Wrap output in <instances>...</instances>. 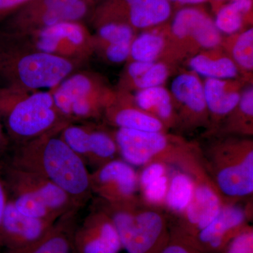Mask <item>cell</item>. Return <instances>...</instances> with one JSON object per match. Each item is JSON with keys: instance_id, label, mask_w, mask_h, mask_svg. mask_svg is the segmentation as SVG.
I'll use <instances>...</instances> for the list:
<instances>
[{"instance_id": "6da1fadb", "label": "cell", "mask_w": 253, "mask_h": 253, "mask_svg": "<svg viewBox=\"0 0 253 253\" xmlns=\"http://www.w3.org/2000/svg\"><path fill=\"white\" fill-rule=\"evenodd\" d=\"M59 132L18 145L9 163L49 179L81 208L92 194L90 173L84 161L60 137Z\"/></svg>"}, {"instance_id": "7a4b0ae2", "label": "cell", "mask_w": 253, "mask_h": 253, "mask_svg": "<svg viewBox=\"0 0 253 253\" xmlns=\"http://www.w3.org/2000/svg\"><path fill=\"white\" fill-rule=\"evenodd\" d=\"M79 66L72 60L33 49L16 37L0 31V87L51 90Z\"/></svg>"}, {"instance_id": "3957f363", "label": "cell", "mask_w": 253, "mask_h": 253, "mask_svg": "<svg viewBox=\"0 0 253 253\" xmlns=\"http://www.w3.org/2000/svg\"><path fill=\"white\" fill-rule=\"evenodd\" d=\"M218 136L207 146L199 144L203 166L210 179L225 204L252 199V139L238 136Z\"/></svg>"}, {"instance_id": "277c9868", "label": "cell", "mask_w": 253, "mask_h": 253, "mask_svg": "<svg viewBox=\"0 0 253 253\" xmlns=\"http://www.w3.org/2000/svg\"><path fill=\"white\" fill-rule=\"evenodd\" d=\"M0 116L9 141L17 146L59 132L71 123L56 108L51 90L0 87Z\"/></svg>"}, {"instance_id": "5b68a950", "label": "cell", "mask_w": 253, "mask_h": 253, "mask_svg": "<svg viewBox=\"0 0 253 253\" xmlns=\"http://www.w3.org/2000/svg\"><path fill=\"white\" fill-rule=\"evenodd\" d=\"M95 203L111 218L126 253H161L169 242V217L162 208L144 204L139 196L123 203L99 198Z\"/></svg>"}, {"instance_id": "8992f818", "label": "cell", "mask_w": 253, "mask_h": 253, "mask_svg": "<svg viewBox=\"0 0 253 253\" xmlns=\"http://www.w3.org/2000/svg\"><path fill=\"white\" fill-rule=\"evenodd\" d=\"M51 91L56 108L71 123L104 114L116 94L96 75L83 71L73 73Z\"/></svg>"}, {"instance_id": "52a82bcc", "label": "cell", "mask_w": 253, "mask_h": 253, "mask_svg": "<svg viewBox=\"0 0 253 253\" xmlns=\"http://www.w3.org/2000/svg\"><path fill=\"white\" fill-rule=\"evenodd\" d=\"M183 171L194 181V194L185 211L169 221L170 236L186 240L209 225L225 203L210 179L201 158L191 161Z\"/></svg>"}, {"instance_id": "ba28073f", "label": "cell", "mask_w": 253, "mask_h": 253, "mask_svg": "<svg viewBox=\"0 0 253 253\" xmlns=\"http://www.w3.org/2000/svg\"><path fill=\"white\" fill-rule=\"evenodd\" d=\"M121 159L132 167L156 161L172 166L189 141L164 131H144L118 128L113 133Z\"/></svg>"}, {"instance_id": "9c48e42d", "label": "cell", "mask_w": 253, "mask_h": 253, "mask_svg": "<svg viewBox=\"0 0 253 253\" xmlns=\"http://www.w3.org/2000/svg\"><path fill=\"white\" fill-rule=\"evenodd\" d=\"M11 35L33 49L78 63L85 61L94 51L93 36L80 21L59 23L23 34Z\"/></svg>"}, {"instance_id": "30bf717a", "label": "cell", "mask_w": 253, "mask_h": 253, "mask_svg": "<svg viewBox=\"0 0 253 253\" xmlns=\"http://www.w3.org/2000/svg\"><path fill=\"white\" fill-rule=\"evenodd\" d=\"M89 12L86 0H33L3 21L0 31L23 34L59 23L82 22Z\"/></svg>"}, {"instance_id": "8fae6325", "label": "cell", "mask_w": 253, "mask_h": 253, "mask_svg": "<svg viewBox=\"0 0 253 253\" xmlns=\"http://www.w3.org/2000/svg\"><path fill=\"white\" fill-rule=\"evenodd\" d=\"M252 219L253 199L246 201V204H225L209 225L183 241L202 253H221L233 238L251 224Z\"/></svg>"}, {"instance_id": "7c38bea8", "label": "cell", "mask_w": 253, "mask_h": 253, "mask_svg": "<svg viewBox=\"0 0 253 253\" xmlns=\"http://www.w3.org/2000/svg\"><path fill=\"white\" fill-rule=\"evenodd\" d=\"M1 169L7 191L20 190L31 193L57 218L76 212L80 208L67 193L44 176L9 163L1 166Z\"/></svg>"}, {"instance_id": "4fadbf2b", "label": "cell", "mask_w": 253, "mask_h": 253, "mask_svg": "<svg viewBox=\"0 0 253 253\" xmlns=\"http://www.w3.org/2000/svg\"><path fill=\"white\" fill-rule=\"evenodd\" d=\"M171 95L177 114V126L187 130L201 126L210 128L204 84L196 74L184 73L176 76L171 84Z\"/></svg>"}, {"instance_id": "5bb4252c", "label": "cell", "mask_w": 253, "mask_h": 253, "mask_svg": "<svg viewBox=\"0 0 253 253\" xmlns=\"http://www.w3.org/2000/svg\"><path fill=\"white\" fill-rule=\"evenodd\" d=\"M91 191L99 199L112 203H123L139 196L138 173L123 159L116 158L90 174Z\"/></svg>"}, {"instance_id": "9a60e30c", "label": "cell", "mask_w": 253, "mask_h": 253, "mask_svg": "<svg viewBox=\"0 0 253 253\" xmlns=\"http://www.w3.org/2000/svg\"><path fill=\"white\" fill-rule=\"evenodd\" d=\"M76 253H118L123 249L111 218L95 207L73 236Z\"/></svg>"}, {"instance_id": "2e32d148", "label": "cell", "mask_w": 253, "mask_h": 253, "mask_svg": "<svg viewBox=\"0 0 253 253\" xmlns=\"http://www.w3.org/2000/svg\"><path fill=\"white\" fill-rule=\"evenodd\" d=\"M56 221L23 215L8 199L1 222V246L13 250L34 244L45 235Z\"/></svg>"}, {"instance_id": "e0dca14e", "label": "cell", "mask_w": 253, "mask_h": 253, "mask_svg": "<svg viewBox=\"0 0 253 253\" xmlns=\"http://www.w3.org/2000/svg\"><path fill=\"white\" fill-rule=\"evenodd\" d=\"M171 31L174 38L204 49H215L221 43L220 32L207 15L194 8L176 13Z\"/></svg>"}, {"instance_id": "ac0fdd59", "label": "cell", "mask_w": 253, "mask_h": 253, "mask_svg": "<svg viewBox=\"0 0 253 253\" xmlns=\"http://www.w3.org/2000/svg\"><path fill=\"white\" fill-rule=\"evenodd\" d=\"M104 114L108 122L117 128L164 132L168 130L157 118L138 108L132 100L117 94Z\"/></svg>"}, {"instance_id": "d6986e66", "label": "cell", "mask_w": 253, "mask_h": 253, "mask_svg": "<svg viewBox=\"0 0 253 253\" xmlns=\"http://www.w3.org/2000/svg\"><path fill=\"white\" fill-rule=\"evenodd\" d=\"M204 89L210 118L208 134H211L237 106L241 93L239 85L229 80L207 78Z\"/></svg>"}, {"instance_id": "ffe728a7", "label": "cell", "mask_w": 253, "mask_h": 253, "mask_svg": "<svg viewBox=\"0 0 253 253\" xmlns=\"http://www.w3.org/2000/svg\"><path fill=\"white\" fill-rule=\"evenodd\" d=\"M59 218L39 241L21 249L7 250L6 253H76L73 236L76 224L75 214Z\"/></svg>"}, {"instance_id": "44dd1931", "label": "cell", "mask_w": 253, "mask_h": 253, "mask_svg": "<svg viewBox=\"0 0 253 253\" xmlns=\"http://www.w3.org/2000/svg\"><path fill=\"white\" fill-rule=\"evenodd\" d=\"M133 101L138 108L157 118L167 129L177 126L174 101L170 93L163 86L140 89Z\"/></svg>"}, {"instance_id": "7402d4cb", "label": "cell", "mask_w": 253, "mask_h": 253, "mask_svg": "<svg viewBox=\"0 0 253 253\" xmlns=\"http://www.w3.org/2000/svg\"><path fill=\"white\" fill-rule=\"evenodd\" d=\"M174 167V166H173ZM169 172V185L164 208L169 219L179 217L185 211L192 199L194 184L187 173L174 167Z\"/></svg>"}, {"instance_id": "603a6c76", "label": "cell", "mask_w": 253, "mask_h": 253, "mask_svg": "<svg viewBox=\"0 0 253 253\" xmlns=\"http://www.w3.org/2000/svg\"><path fill=\"white\" fill-rule=\"evenodd\" d=\"M189 66L206 79L231 80L239 74V68L231 57L213 51L195 55L189 60Z\"/></svg>"}, {"instance_id": "cb8c5ba5", "label": "cell", "mask_w": 253, "mask_h": 253, "mask_svg": "<svg viewBox=\"0 0 253 253\" xmlns=\"http://www.w3.org/2000/svg\"><path fill=\"white\" fill-rule=\"evenodd\" d=\"M129 26L145 28L164 22L171 14L169 0H139L128 8Z\"/></svg>"}, {"instance_id": "d4e9b609", "label": "cell", "mask_w": 253, "mask_h": 253, "mask_svg": "<svg viewBox=\"0 0 253 253\" xmlns=\"http://www.w3.org/2000/svg\"><path fill=\"white\" fill-rule=\"evenodd\" d=\"M86 164L96 169L106 163L116 159L118 154L117 144L113 134L102 129L88 126V136L86 143Z\"/></svg>"}, {"instance_id": "484cf974", "label": "cell", "mask_w": 253, "mask_h": 253, "mask_svg": "<svg viewBox=\"0 0 253 253\" xmlns=\"http://www.w3.org/2000/svg\"><path fill=\"white\" fill-rule=\"evenodd\" d=\"M134 38L133 28L127 23L119 21L100 23L96 36H93L94 51L106 46L131 43Z\"/></svg>"}, {"instance_id": "4316f807", "label": "cell", "mask_w": 253, "mask_h": 253, "mask_svg": "<svg viewBox=\"0 0 253 253\" xmlns=\"http://www.w3.org/2000/svg\"><path fill=\"white\" fill-rule=\"evenodd\" d=\"M166 45V39L161 35L144 33L133 40L129 57L132 61L156 62Z\"/></svg>"}, {"instance_id": "83f0119b", "label": "cell", "mask_w": 253, "mask_h": 253, "mask_svg": "<svg viewBox=\"0 0 253 253\" xmlns=\"http://www.w3.org/2000/svg\"><path fill=\"white\" fill-rule=\"evenodd\" d=\"M251 8L252 0H234L221 8L214 22L218 31L229 35L237 33L242 27L244 16Z\"/></svg>"}, {"instance_id": "f1b7e54d", "label": "cell", "mask_w": 253, "mask_h": 253, "mask_svg": "<svg viewBox=\"0 0 253 253\" xmlns=\"http://www.w3.org/2000/svg\"><path fill=\"white\" fill-rule=\"evenodd\" d=\"M9 191L12 194V198L9 199L12 202L16 211L23 215L51 221H56L59 219L31 193L20 190Z\"/></svg>"}, {"instance_id": "f546056e", "label": "cell", "mask_w": 253, "mask_h": 253, "mask_svg": "<svg viewBox=\"0 0 253 253\" xmlns=\"http://www.w3.org/2000/svg\"><path fill=\"white\" fill-rule=\"evenodd\" d=\"M231 59L238 68L246 71L253 68V29L240 33L231 41Z\"/></svg>"}, {"instance_id": "4dcf8cb0", "label": "cell", "mask_w": 253, "mask_h": 253, "mask_svg": "<svg viewBox=\"0 0 253 253\" xmlns=\"http://www.w3.org/2000/svg\"><path fill=\"white\" fill-rule=\"evenodd\" d=\"M169 172L139 190V198L144 204L163 209L169 185Z\"/></svg>"}, {"instance_id": "1f68e13d", "label": "cell", "mask_w": 253, "mask_h": 253, "mask_svg": "<svg viewBox=\"0 0 253 253\" xmlns=\"http://www.w3.org/2000/svg\"><path fill=\"white\" fill-rule=\"evenodd\" d=\"M169 70L165 63L154 62L142 75L135 79L128 81L136 89H144L162 86L168 79Z\"/></svg>"}, {"instance_id": "d6a6232c", "label": "cell", "mask_w": 253, "mask_h": 253, "mask_svg": "<svg viewBox=\"0 0 253 253\" xmlns=\"http://www.w3.org/2000/svg\"><path fill=\"white\" fill-rule=\"evenodd\" d=\"M221 253H253V226L249 224L228 243Z\"/></svg>"}, {"instance_id": "836d02e7", "label": "cell", "mask_w": 253, "mask_h": 253, "mask_svg": "<svg viewBox=\"0 0 253 253\" xmlns=\"http://www.w3.org/2000/svg\"><path fill=\"white\" fill-rule=\"evenodd\" d=\"M172 166L161 161L149 163L142 167L140 172L138 173V184L139 190L144 187L151 181L168 174Z\"/></svg>"}, {"instance_id": "e575fe53", "label": "cell", "mask_w": 253, "mask_h": 253, "mask_svg": "<svg viewBox=\"0 0 253 253\" xmlns=\"http://www.w3.org/2000/svg\"><path fill=\"white\" fill-rule=\"evenodd\" d=\"M131 43L106 46L98 49L108 61L113 63L124 62L130 55Z\"/></svg>"}, {"instance_id": "d590c367", "label": "cell", "mask_w": 253, "mask_h": 253, "mask_svg": "<svg viewBox=\"0 0 253 253\" xmlns=\"http://www.w3.org/2000/svg\"><path fill=\"white\" fill-rule=\"evenodd\" d=\"M161 253H202L189 243L170 236L169 242Z\"/></svg>"}, {"instance_id": "8d00e7d4", "label": "cell", "mask_w": 253, "mask_h": 253, "mask_svg": "<svg viewBox=\"0 0 253 253\" xmlns=\"http://www.w3.org/2000/svg\"><path fill=\"white\" fill-rule=\"evenodd\" d=\"M33 0H0V23Z\"/></svg>"}, {"instance_id": "74e56055", "label": "cell", "mask_w": 253, "mask_h": 253, "mask_svg": "<svg viewBox=\"0 0 253 253\" xmlns=\"http://www.w3.org/2000/svg\"><path fill=\"white\" fill-rule=\"evenodd\" d=\"M7 189L4 179H3L2 173H1V166H0V246H1V228L3 216L7 204Z\"/></svg>"}, {"instance_id": "f35d334b", "label": "cell", "mask_w": 253, "mask_h": 253, "mask_svg": "<svg viewBox=\"0 0 253 253\" xmlns=\"http://www.w3.org/2000/svg\"><path fill=\"white\" fill-rule=\"evenodd\" d=\"M4 129V125L0 116V156L6 152L9 146V139Z\"/></svg>"}, {"instance_id": "ab89813d", "label": "cell", "mask_w": 253, "mask_h": 253, "mask_svg": "<svg viewBox=\"0 0 253 253\" xmlns=\"http://www.w3.org/2000/svg\"><path fill=\"white\" fill-rule=\"evenodd\" d=\"M176 2L181 3V4H200L204 2L206 0H171Z\"/></svg>"}, {"instance_id": "60d3db41", "label": "cell", "mask_w": 253, "mask_h": 253, "mask_svg": "<svg viewBox=\"0 0 253 253\" xmlns=\"http://www.w3.org/2000/svg\"><path fill=\"white\" fill-rule=\"evenodd\" d=\"M137 1H139V0H115L114 1L115 2L123 3L126 7H127L128 9V8H129V6L134 4V3H136Z\"/></svg>"}, {"instance_id": "b9f144b4", "label": "cell", "mask_w": 253, "mask_h": 253, "mask_svg": "<svg viewBox=\"0 0 253 253\" xmlns=\"http://www.w3.org/2000/svg\"><path fill=\"white\" fill-rule=\"evenodd\" d=\"M86 1H89V2H90V1H91V0H86Z\"/></svg>"}]
</instances>
